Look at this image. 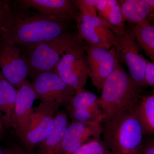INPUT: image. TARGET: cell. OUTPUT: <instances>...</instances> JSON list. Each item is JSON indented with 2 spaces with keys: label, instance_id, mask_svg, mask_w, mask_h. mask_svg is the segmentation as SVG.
Listing matches in <instances>:
<instances>
[{
  "label": "cell",
  "instance_id": "obj_1",
  "mask_svg": "<svg viewBox=\"0 0 154 154\" xmlns=\"http://www.w3.org/2000/svg\"><path fill=\"white\" fill-rule=\"evenodd\" d=\"M70 20L45 16L11 2V12L0 31V38L24 53L38 43L69 32Z\"/></svg>",
  "mask_w": 154,
  "mask_h": 154
},
{
  "label": "cell",
  "instance_id": "obj_2",
  "mask_svg": "<svg viewBox=\"0 0 154 154\" xmlns=\"http://www.w3.org/2000/svg\"><path fill=\"white\" fill-rule=\"evenodd\" d=\"M141 89L119 62L105 82L99 97V107L104 116L103 122L119 113L132 110L143 96Z\"/></svg>",
  "mask_w": 154,
  "mask_h": 154
},
{
  "label": "cell",
  "instance_id": "obj_3",
  "mask_svg": "<svg viewBox=\"0 0 154 154\" xmlns=\"http://www.w3.org/2000/svg\"><path fill=\"white\" fill-rule=\"evenodd\" d=\"M102 127L103 142L112 154H137L145 134L132 110L113 116Z\"/></svg>",
  "mask_w": 154,
  "mask_h": 154
},
{
  "label": "cell",
  "instance_id": "obj_4",
  "mask_svg": "<svg viewBox=\"0 0 154 154\" xmlns=\"http://www.w3.org/2000/svg\"><path fill=\"white\" fill-rule=\"evenodd\" d=\"M83 42L78 32L69 31L34 45L23 53L28 63L29 75L33 79L42 73L52 72L67 51Z\"/></svg>",
  "mask_w": 154,
  "mask_h": 154
},
{
  "label": "cell",
  "instance_id": "obj_5",
  "mask_svg": "<svg viewBox=\"0 0 154 154\" xmlns=\"http://www.w3.org/2000/svg\"><path fill=\"white\" fill-rule=\"evenodd\" d=\"M115 34L113 46L119 60L126 65L130 76L134 83L143 88L146 86L145 76L147 60L140 53L137 42L131 31L125 29Z\"/></svg>",
  "mask_w": 154,
  "mask_h": 154
},
{
  "label": "cell",
  "instance_id": "obj_6",
  "mask_svg": "<svg viewBox=\"0 0 154 154\" xmlns=\"http://www.w3.org/2000/svg\"><path fill=\"white\" fill-rule=\"evenodd\" d=\"M85 46L83 42L67 51L53 71L75 91L84 88L88 77Z\"/></svg>",
  "mask_w": 154,
  "mask_h": 154
},
{
  "label": "cell",
  "instance_id": "obj_7",
  "mask_svg": "<svg viewBox=\"0 0 154 154\" xmlns=\"http://www.w3.org/2000/svg\"><path fill=\"white\" fill-rule=\"evenodd\" d=\"M31 84L36 99L52 105L57 110L65 107L75 92L53 71L38 75L33 79Z\"/></svg>",
  "mask_w": 154,
  "mask_h": 154
},
{
  "label": "cell",
  "instance_id": "obj_8",
  "mask_svg": "<svg viewBox=\"0 0 154 154\" xmlns=\"http://www.w3.org/2000/svg\"><path fill=\"white\" fill-rule=\"evenodd\" d=\"M88 77L99 91L102 90L107 78L119 60L114 47L107 49L85 43Z\"/></svg>",
  "mask_w": 154,
  "mask_h": 154
},
{
  "label": "cell",
  "instance_id": "obj_9",
  "mask_svg": "<svg viewBox=\"0 0 154 154\" xmlns=\"http://www.w3.org/2000/svg\"><path fill=\"white\" fill-rule=\"evenodd\" d=\"M0 71L5 79L17 89L29 75L28 63L22 50L1 38Z\"/></svg>",
  "mask_w": 154,
  "mask_h": 154
},
{
  "label": "cell",
  "instance_id": "obj_10",
  "mask_svg": "<svg viewBox=\"0 0 154 154\" xmlns=\"http://www.w3.org/2000/svg\"><path fill=\"white\" fill-rule=\"evenodd\" d=\"M58 110L52 105L40 102L33 108L25 143L27 154H33L35 149L51 131Z\"/></svg>",
  "mask_w": 154,
  "mask_h": 154
},
{
  "label": "cell",
  "instance_id": "obj_11",
  "mask_svg": "<svg viewBox=\"0 0 154 154\" xmlns=\"http://www.w3.org/2000/svg\"><path fill=\"white\" fill-rule=\"evenodd\" d=\"M36 100L33 85L28 80L18 89L17 100L11 118V128L22 144L25 143Z\"/></svg>",
  "mask_w": 154,
  "mask_h": 154
},
{
  "label": "cell",
  "instance_id": "obj_12",
  "mask_svg": "<svg viewBox=\"0 0 154 154\" xmlns=\"http://www.w3.org/2000/svg\"><path fill=\"white\" fill-rule=\"evenodd\" d=\"M78 34L83 41L92 46L109 49L113 47L116 35L99 17L79 13L75 19Z\"/></svg>",
  "mask_w": 154,
  "mask_h": 154
},
{
  "label": "cell",
  "instance_id": "obj_13",
  "mask_svg": "<svg viewBox=\"0 0 154 154\" xmlns=\"http://www.w3.org/2000/svg\"><path fill=\"white\" fill-rule=\"evenodd\" d=\"M99 97L84 88L75 91L66 106L68 115L72 121L103 122L104 116L99 107Z\"/></svg>",
  "mask_w": 154,
  "mask_h": 154
},
{
  "label": "cell",
  "instance_id": "obj_14",
  "mask_svg": "<svg viewBox=\"0 0 154 154\" xmlns=\"http://www.w3.org/2000/svg\"><path fill=\"white\" fill-rule=\"evenodd\" d=\"M102 132V125L99 122H72L65 134L61 154L73 153L89 141L100 138Z\"/></svg>",
  "mask_w": 154,
  "mask_h": 154
},
{
  "label": "cell",
  "instance_id": "obj_15",
  "mask_svg": "<svg viewBox=\"0 0 154 154\" xmlns=\"http://www.w3.org/2000/svg\"><path fill=\"white\" fill-rule=\"evenodd\" d=\"M14 2L19 8L33 9L45 16L70 20H75L80 13L69 0H17Z\"/></svg>",
  "mask_w": 154,
  "mask_h": 154
},
{
  "label": "cell",
  "instance_id": "obj_16",
  "mask_svg": "<svg viewBox=\"0 0 154 154\" xmlns=\"http://www.w3.org/2000/svg\"><path fill=\"white\" fill-rule=\"evenodd\" d=\"M68 125V114L58 110L51 131L37 146L35 154H61L62 144Z\"/></svg>",
  "mask_w": 154,
  "mask_h": 154
},
{
  "label": "cell",
  "instance_id": "obj_17",
  "mask_svg": "<svg viewBox=\"0 0 154 154\" xmlns=\"http://www.w3.org/2000/svg\"><path fill=\"white\" fill-rule=\"evenodd\" d=\"M98 17L114 33L125 30V20L119 1L99 0Z\"/></svg>",
  "mask_w": 154,
  "mask_h": 154
},
{
  "label": "cell",
  "instance_id": "obj_18",
  "mask_svg": "<svg viewBox=\"0 0 154 154\" xmlns=\"http://www.w3.org/2000/svg\"><path fill=\"white\" fill-rule=\"evenodd\" d=\"M17 93L18 89L5 79L0 71V118L5 129L11 128Z\"/></svg>",
  "mask_w": 154,
  "mask_h": 154
},
{
  "label": "cell",
  "instance_id": "obj_19",
  "mask_svg": "<svg viewBox=\"0 0 154 154\" xmlns=\"http://www.w3.org/2000/svg\"><path fill=\"white\" fill-rule=\"evenodd\" d=\"M122 11L125 21L140 25L149 21L152 12L145 0H120Z\"/></svg>",
  "mask_w": 154,
  "mask_h": 154
},
{
  "label": "cell",
  "instance_id": "obj_20",
  "mask_svg": "<svg viewBox=\"0 0 154 154\" xmlns=\"http://www.w3.org/2000/svg\"><path fill=\"white\" fill-rule=\"evenodd\" d=\"M132 110L142 125L145 136L154 134V94L143 96Z\"/></svg>",
  "mask_w": 154,
  "mask_h": 154
},
{
  "label": "cell",
  "instance_id": "obj_21",
  "mask_svg": "<svg viewBox=\"0 0 154 154\" xmlns=\"http://www.w3.org/2000/svg\"><path fill=\"white\" fill-rule=\"evenodd\" d=\"M132 32L136 40L146 54L154 63V27L150 21L133 26Z\"/></svg>",
  "mask_w": 154,
  "mask_h": 154
},
{
  "label": "cell",
  "instance_id": "obj_22",
  "mask_svg": "<svg viewBox=\"0 0 154 154\" xmlns=\"http://www.w3.org/2000/svg\"><path fill=\"white\" fill-rule=\"evenodd\" d=\"M72 154H112L100 138L84 144Z\"/></svg>",
  "mask_w": 154,
  "mask_h": 154
},
{
  "label": "cell",
  "instance_id": "obj_23",
  "mask_svg": "<svg viewBox=\"0 0 154 154\" xmlns=\"http://www.w3.org/2000/svg\"><path fill=\"white\" fill-rule=\"evenodd\" d=\"M72 1L81 14L92 17H98L97 5L99 0H75Z\"/></svg>",
  "mask_w": 154,
  "mask_h": 154
},
{
  "label": "cell",
  "instance_id": "obj_24",
  "mask_svg": "<svg viewBox=\"0 0 154 154\" xmlns=\"http://www.w3.org/2000/svg\"><path fill=\"white\" fill-rule=\"evenodd\" d=\"M137 154H154V134L144 137Z\"/></svg>",
  "mask_w": 154,
  "mask_h": 154
},
{
  "label": "cell",
  "instance_id": "obj_25",
  "mask_svg": "<svg viewBox=\"0 0 154 154\" xmlns=\"http://www.w3.org/2000/svg\"><path fill=\"white\" fill-rule=\"evenodd\" d=\"M11 10V2L0 0V31L2 28Z\"/></svg>",
  "mask_w": 154,
  "mask_h": 154
},
{
  "label": "cell",
  "instance_id": "obj_26",
  "mask_svg": "<svg viewBox=\"0 0 154 154\" xmlns=\"http://www.w3.org/2000/svg\"><path fill=\"white\" fill-rule=\"evenodd\" d=\"M146 86L152 87L153 91H154V63L149 61H147L146 67L145 76Z\"/></svg>",
  "mask_w": 154,
  "mask_h": 154
},
{
  "label": "cell",
  "instance_id": "obj_27",
  "mask_svg": "<svg viewBox=\"0 0 154 154\" xmlns=\"http://www.w3.org/2000/svg\"><path fill=\"white\" fill-rule=\"evenodd\" d=\"M8 149V154H27L25 150L16 143L12 144Z\"/></svg>",
  "mask_w": 154,
  "mask_h": 154
},
{
  "label": "cell",
  "instance_id": "obj_28",
  "mask_svg": "<svg viewBox=\"0 0 154 154\" xmlns=\"http://www.w3.org/2000/svg\"><path fill=\"white\" fill-rule=\"evenodd\" d=\"M6 129L0 118V140H2L5 134Z\"/></svg>",
  "mask_w": 154,
  "mask_h": 154
},
{
  "label": "cell",
  "instance_id": "obj_29",
  "mask_svg": "<svg viewBox=\"0 0 154 154\" xmlns=\"http://www.w3.org/2000/svg\"><path fill=\"white\" fill-rule=\"evenodd\" d=\"M145 1L149 6L153 16L154 15V0H145Z\"/></svg>",
  "mask_w": 154,
  "mask_h": 154
},
{
  "label": "cell",
  "instance_id": "obj_30",
  "mask_svg": "<svg viewBox=\"0 0 154 154\" xmlns=\"http://www.w3.org/2000/svg\"><path fill=\"white\" fill-rule=\"evenodd\" d=\"M8 149H5L0 145V154H8Z\"/></svg>",
  "mask_w": 154,
  "mask_h": 154
},
{
  "label": "cell",
  "instance_id": "obj_31",
  "mask_svg": "<svg viewBox=\"0 0 154 154\" xmlns=\"http://www.w3.org/2000/svg\"><path fill=\"white\" fill-rule=\"evenodd\" d=\"M153 18H154V21H153V25H152L154 27V15L153 16Z\"/></svg>",
  "mask_w": 154,
  "mask_h": 154
},
{
  "label": "cell",
  "instance_id": "obj_32",
  "mask_svg": "<svg viewBox=\"0 0 154 154\" xmlns=\"http://www.w3.org/2000/svg\"><path fill=\"white\" fill-rule=\"evenodd\" d=\"M152 94H154V91L152 92Z\"/></svg>",
  "mask_w": 154,
  "mask_h": 154
}]
</instances>
